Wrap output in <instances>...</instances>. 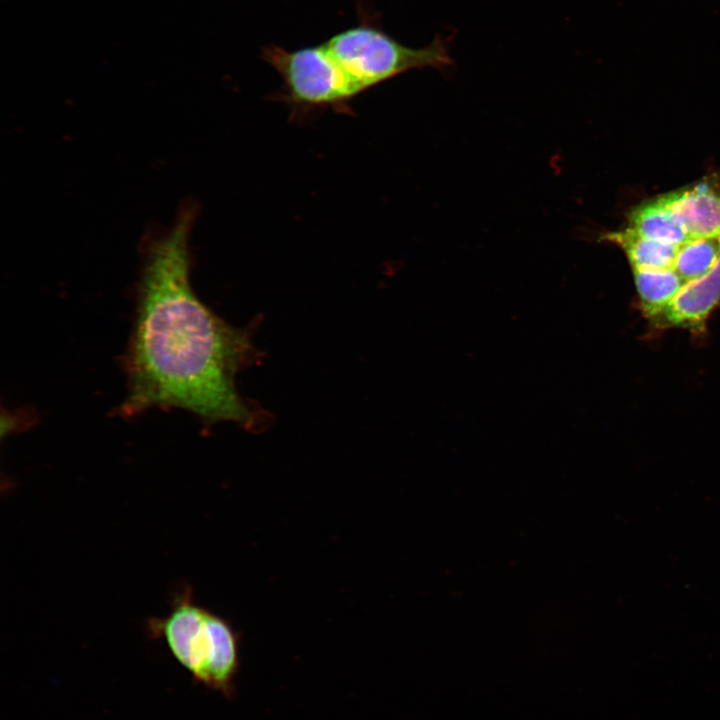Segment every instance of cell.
<instances>
[{
    "instance_id": "obj_1",
    "label": "cell",
    "mask_w": 720,
    "mask_h": 720,
    "mask_svg": "<svg viewBox=\"0 0 720 720\" xmlns=\"http://www.w3.org/2000/svg\"><path fill=\"white\" fill-rule=\"evenodd\" d=\"M196 209L184 207L165 231L144 242L135 317L123 364L122 417L149 409H182L205 425L256 430L263 416L235 385L257 360L248 332L217 316L190 282L189 246Z\"/></svg>"
},
{
    "instance_id": "obj_2",
    "label": "cell",
    "mask_w": 720,
    "mask_h": 720,
    "mask_svg": "<svg viewBox=\"0 0 720 720\" xmlns=\"http://www.w3.org/2000/svg\"><path fill=\"white\" fill-rule=\"evenodd\" d=\"M153 638L163 639L193 678L230 695L238 669V637L221 617L197 605L190 590L174 599L169 613L147 623Z\"/></svg>"
},
{
    "instance_id": "obj_3",
    "label": "cell",
    "mask_w": 720,
    "mask_h": 720,
    "mask_svg": "<svg viewBox=\"0 0 720 720\" xmlns=\"http://www.w3.org/2000/svg\"><path fill=\"white\" fill-rule=\"evenodd\" d=\"M324 46L359 93L411 69H444L453 63L447 43L440 37L416 49L368 27L344 31Z\"/></svg>"
},
{
    "instance_id": "obj_4",
    "label": "cell",
    "mask_w": 720,
    "mask_h": 720,
    "mask_svg": "<svg viewBox=\"0 0 720 720\" xmlns=\"http://www.w3.org/2000/svg\"><path fill=\"white\" fill-rule=\"evenodd\" d=\"M263 58L282 77L279 99L295 115L327 108L346 112L360 94L324 44L296 51L271 46L263 49Z\"/></svg>"
},
{
    "instance_id": "obj_5",
    "label": "cell",
    "mask_w": 720,
    "mask_h": 720,
    "mask_svg": "<svg viewBox=\"0 0 720 720\" xmlns=\"http://www.w3.org/2000/svg\"><path fill=\"white\" fill-rule=\"evenodd\" d=\"M691 238L720 236V180L707 177L663 194Z\"/></svg>"
},
{
    "instance_id": "obj_6",
    "label": "cell",
    "mask_w": 720,
    "mask_h": 720,
    "mask_svg": "<svg viewBox=\"0 0 720 720\" xmlns=\"http://www.w3.org/2000/svg\"><path fill=\"white\" fill-rule=\"evenodd\" d=\"M720 302V258L704 276L686 282L678 294L653 320L660 327L703 329Z\"/></svg>"
},
{
    "instance_id": "obj_7",
    "label": "cell",
    "mask_w": 720,
    "mask_h": 720,
    "mask_svg": "<svg viewBox=\"0 0 720 720\" xmlns=\"http://www.w3.org/2000/svg\"><path fill=\"white\" fill-rule=\"evenodd\" d=\"M628 227L645 238L678 247L691 238L663 194L631 209Z\"/></svg>"
},
{
    "instance_id": "obj_8",
    "label": "cell",
    "mask_w": 720,
    "mask_h": 720,
    "mask_svg": "<svg viewBox=\"0 0 720 720\" xmlns=\"http://www.w3.org/2000/svg\"><path fill=\"white\" fill-rule=\"evenodd\" d=\"M601 239L620 247L632 269L673 268L678 251V246L645 238L628 226L622 230L606 232Z\"/></svg>"
},
{
    "instance_id": "obj_9",
    "label": "cell",
    "mask_w": 720,
    "mask_h": 720,
    "mask_svg": "<svg viewBox=\"0 0 720 720\" xmlns=\"http://www.w3.org/2000/svg\"><path fill=\"white\" fill-rule=\"evenodd\" d=\"M642 312L650 320L660 315L686 283L673 268L632 269Z\"/></svg>"
},
{
    "instance_id": "obj_10",
    "label": "cell",
    "mask_w": 720,
    "mask_h": 720,
    "mask_svg": "<svg viewBox=\"0 0 720 720\" xmlns=\"http://www.w3.org/2000/svg\"><path fill=\"white\" fill-rule=\"evenodd\" d=\"M720 258V236L696 237L678 247L673 269L689 282L707 274Z\"/></svg>"
}]
</instances>
